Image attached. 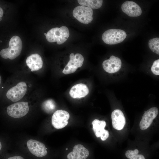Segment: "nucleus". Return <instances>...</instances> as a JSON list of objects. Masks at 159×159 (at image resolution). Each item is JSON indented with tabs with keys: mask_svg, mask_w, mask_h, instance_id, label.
Listing matches in <instances>:
<instances>
[{
	"mask_svg": "<svg viewBox=\"0 0 159 159\" xmlns=\"http://www.w3.org/2000/svg\"><path fill=\"white\" fill-rule=\"evenodd\" d=\"M69 117V114L67 111L62 110H58L54 112L52 116V124L57 129H62L68 124Z\"/></svg>",
	"mask_w": 159,
	"mask_h": 159,
	"instance_id": "8",
	"label": "nucleus"
},
{
	"mask_svg": "<svg viewBox=\"0 0 159 159\" xmlns=\"http://www.w3.org/2000/svg\"><path fill=\"white\" fill-rule=\"evenodd\" d=\"M73 16L80 22L87 24L93 20L92 9L82 6L76 7L72 12Z\"/></svg>",
	"mask_w": 159,
	"mask_h": 159,
	"instance_id": "4",
	"label": "nucleus"
},
{
	"mask_svg": "<svg viewBox=\"0 0 159 159\" xmlns=\"http://www.w3.org/2000/svg\"><path fill=\"white\" fill-rule=\"evenodd\" d=\"M88 150L81 144L74 146L72 151L67 155V159H86L89 156Z\"/></svg>",
	"mask_w": 159,
	"mask_h": 159,
	"instance_id": "14",
	"label": "nucleus"
},
{
	"mask_svg": "<svg viewBox=\"0 0 159 159\" xmlns=\"http://www.w3.org/2000/svg\"><path fill=\"white\" fill-rule=\"evenodd\" d=\"M77 1L81 6L95 9L100 7L103 3L102 0H78Z\"/></svg>",
	"mask_w": 159,
	"mask_h": 159,
	"instance_id": "18",
	"label": "nucleus"
},
{
	"mask_svg": "<svg viewBox=\"0 0 159 159\" xmlns=\"http://www.w3.org/2000/svg\"><path fill=\"white\" fill-rule=\"evenodd\" d=\"M44 35L45 36H46V34H47L46 33H44Z\"/></svg>",
	"mask_w": 159,
	"mask_h": 159,
	"instance_id": "27",
	"label": "nucleus"
},
{
	"mask_svg": "<svg viewBox=\"0 0 159 159\" xmlns=\"http://www.w3.org/2000/svg\"><path fill=\"white\" fill-rule=\"evenodd\" d=\"M152 72L156 75H159V59L155 60L153 62L151 68Z\"/></svg>",
	"mask_w": 159,
	"mask_h": 159,
	"instance_id": "22",
	"label": "nucleus"
},
{
	"mask_svg": "<svg viewBox=\"0 0 159 159\" xmlns=\"http://www.w3.org/2000/svg\"><path fill=\"white\" fill-rule=\"evenodd\" d=\"M66 150H68V149H67V148H66Z\"/></svg>",
	"mask_w": 159,
	"mask_h": 159,
	"instance_id": "28",
	"label": "nucleus"
},
{
	"mask_svg": "<svg viewBox=\"0 0 159 159\" xmlns=\"http://www.w3.org/2000/svg\"><path fill=\"white\" fill-rule=\"evenodd\" d=\"M139 151L137 149L133 150H128L126 151L125 155L129 159H145L144 156L141 154H138Z\"/></svg>",
	"mask_w": 159,
	"mask_h": 159,
	"instance_id": "21",
	"label": "nucleus"
},
{
	"mask_svg": "<svg viewBox=\"0 0 159 159\" xmlns=\"http://www.w3.org/2000/svg\"><path fill=\"white\" fill-rule=\"evenodd\" d=\"M46 38L50 42H57L58 44H61L65 42L69 35L68 28L64 26L53 28L50 29L46 34Z\"/></svg>",
	"mask_w": 159,
	"mask_h": 159,
	"instance_id": "2",
	"label": "nucleus"
},
{
	"mask_svg": "<svg viewBox=\"0 0 159 159\" xmlns=\"http://www.w3.org/2000/svg\"><path fill=\"white\" fill-rule=\"evenodd\" d=\"M22 48V44L21 38L18 36H14L9 41V47L1 50L0 54L4 59H14L20 55Z\"/></svg>",
	"mask_w": 159,
	"mask_h": 159,
	"instance_id": "1",
	"label": "nucleus"
},
{
	"mask_svg": "<svg viewBox=\"0 0 159 159\" xmlns=\"http://www.w3.org/2000/svg\"><path fill=\"white\" fill-rule=\"evenodd\" d=\"M42 110L48 114L52 113L55 110L56 105L54 101L52 99L47 100L42 104Z\"/></svg>",
	"mask_w": 159,
	"mask_h": 159,
	"instance_id": "19",
	"label": "nucleus"
},
{
	"mask_svg": "<svg viewBox=\"0 0 159 159\" xmlns=\"http://www.w3.org/2000/svg\"><path fill=\"white\" fill-rule=\"evenodd\" d=\"M122 62L118 57L113 55L111 56L109 59L105 60L102 63L104 70L110 73H113L118 71L120 69Z\"/></svg>",
	"mask_w": 159,
	"mask_h": 159,
	"instance_id": "11",
	"label": "nucleus"
},
{
	"mask_svg": "<svg viewBox=\"0 0 159 159\" xmlns=\"http://www.w3.org/2000/svg\"><path fill=\"white\" fill-rule=\"evenodd\" d=\"M112 125L115 129L120 130L125 124V119L122 112L120 110H114L111 114Z\"/></svg>",
	"mask_w": 159,
	"mask_h": 159,
	"instance_id": "15",
	"label": "nucleus"
},
{
	"mask_svg": "<svg viewBox=\"0 0 159 159\" xmlns=\"http://www.w3.org/2000/svg\"><path fill=\"white\" fill-rule=\"evenodd\" d=\"M2 148V145L1 142L0 141V151L1 150Z\"/></svg>",
	"mask_w": 159,
	"mask_h": 159,
	"instance_id": "25",
	"label": "nucleus"
},
{
	"mask_svg": "<svg viewBox=\"0 0 159 159\" xmlns=\"http://www.w3.org/2000/svg\"><path fill=\"white\" fill-rule=\"evenodd\" d=\"M159 38H155L150 39L149 41L148 46L154 52L159 54Z\"/></svg>",
	"mask_w": 159,
	"mask_h": 159,
	"instance_id": "20",
	"label": "nucleus"
},
{
	"mask_svg": "<svg viewBox=\"0 0 159 159\" xmlns=\"http://www.w3.org/2000/svg\"><path fill=\"white\" fill-rule=\"evenodd\" d=\"M27 145L29 152L37 157L42 158L47 154V148L44 144L40 142L30 139L27 141Z\"/></svg>",
	"mask_w": 159,
	"mask_h": 159,
	"instance_id": "9",
	"label": "nucleus"
},
{
	"mask_svg": "<svg viewBox=\"0 0 159 159\" xmlns=\"http://www.w3.org/2000/svg\"><path fill=\"white\" fill-rule=\"evenodd\" d=\"M69 60L62 71L63 73L67 74L75 72L77 68L82 65L84 59L83 56L80 53L75 55L73 53L69 55Z\"/></svg>",
	"mask_w": 159,
	"mask_h": 159,
	"instance_id": "7",
	"label": "nucleus"
},
{
	"mask_svg": "<svg viewBox=\"0 0 159 159\" xmlns=\"http://www.w3.org/2000/svg\"><path fill=\"white\" fill-rule=\"evenodd\" d=\"M3 10L0 7V21L2 20L1 17L3 16Z\"/></svg>",
	"mask_w": 159,
	"mask_h": 159,
	"instance_id": "24",
	"label": "nucleus"
},
{
	"mask_svg": "<svg viewBox=\"0 0 159 159\" xmlns=\"http://www.w3.org/2000/svg\"><path fill=\"white\" fill-rule=\"evenodd\" d=\"M89 92L87 86L83 83L77 84L71 88L69 94L73 98H81L87 96Z\"/></svg>",
	"mask_w": 159,
	"mask_h": 159,
	"instance_id": "16",
	"label": "nucleus"
},
{
	"mask_svg": "<svg viewBox=\"0 0 159 159\" xmlns=\"http://www.w3.org/2000/svg\"><path fill=\"white\" fill-rule=\"evenodd\" d=\"M26 91L27 85L26 83L24 82H20L7 91L6 96L11 101L16 102L23 97Z\"/></svg>",
	"mask_w": 159,
	"mask_h": 159,
	"instance_id": "6",
	"label": "nucleus"
},
{
	"mask_svg": "<svg viewBox=\"0 0 159 159\" xmlns=\"http://www.w3.org/2000/svg\"><path fill=\"white\" fill-rule=\"evenodd\" d=\"M93 130L97 138L100 137L102 140L104 141L109 137V133L107 130L105 129L106 122L104 120L100 121L95 119L92 122Z\"/></svg>",
	"mask_w": 159,
	"mask_h": 159,
	"instance_id": "13",
	"label": "nucleus"
},
{
	"mask_svg": "<svg viewBox=\"0 0 159 159\" xmlns=\"http://www.w3.org/2000/svg\"><path fill=\"white\" fill-rule=\"evenodd\" d=\"M1 77L0 75V84H1Z\"/></svg>",
	"mask_w": 159,
	"mask_h": 159,
	"instance_id": "26",
	"label": "nucleus"
},
{
	"mask_svg": "<svg viewBox=\"0 0 159 159\" xmlns=\"http://www.w3.org/2000/svg\"><path fill=\"white\" fill-rule=\"evenodd\" d=\"M122 11L130 17H137L141 15L142 10L140 7L132 1H126L121 6Z\"/></svg>",
	"mask_w": 159,
	"mask_h": 159,
	"instance_id": "12",
	"label": "nucleus"
},
{
	"mask_svg": "<svg viewBox=\"0 0 159 159\" xmlns=\"http://www.w3.org/2000/svg\"><path fill=\"white\" fill-rule=\"evenodd\" d=\"M158 112V109L156 107H152L145 111L140 123V129L145 130L149 127L157 115Z\"/></svg>",
	"mask_w": 159,
	"mask_h": 159,
	"instance_id": "10",
	"label": "nucleus"
},
{
	"mask_svg": "<svg viewBox=\"0 0 159 159\" xmlns=\"http://www.w3.org/2000/svg\"><path fill=\"white\" fill-rule=\"evenodd\" d=\"M126 37V33L122 30L111 29L104 32L102 35V39L106 44L112 45L122 42Z\"/></svg>",
	"mask_w": 159,
	"mask_h": 159,
	"instance_id": "3",
	"label": "nucleus"
},
{
	"mask_svg": "<svg viewBox=\"0 0 159 159\" xmlns=\"http://www.w3.org/2000/svg\"><path fill=\"white\" fill-rule=\"evenodd\" d=\"M29 108L28 102H21L13 104L7 108V112L9 116L14 118L22 117L28 112Z\"/></svg>",
	"mask_w": 159,
	"mask_h": 159,
	"instance_id": "5",
	"label": "nucleus"
},
{
	"mask_svg": "<svg viewBox=\"0 0 159 159\" xmlns=\"http://www.w3.org/2000/svg\"><path fill=\"white\" fill-rule=\"evenodd\" d=\"M26 62L32 72L37 71L41 69L43 64L41 57L37 54H32L28 57Z\"/></svg>",
	"mask_w": 159,
	"mask_h": 159,
	"instance_id": "17",
	"label": "nucleus"
},
{
	"mask_svg": "<svg viewBox=\"0 0 159 159\" xmlns=\"http://www.w3.org/2000/svg\"><path fill=\"white\" fill-rule=\"evenodd\" d=\"M7 159H24L23 157L20 155H14L10 157Z\"/></svg>",
	"mask_w": 159,
	"mask_h": 159,
	"instance_id": "23",
	"label": "nucleus"
}]
</instances>
